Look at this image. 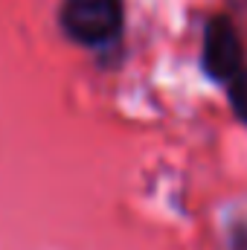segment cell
Masks as SVG:
<instances>
[{
  "label": "cell",
  "mask_w": 247,
  "mask_h": 250,
  "mask_svg": "<svg viewBox=\"0 0 247 250\" xmlns=\"http://www.w3.org/2000/svg\"><path fill=\"white\" fill-rule=\"evenodd\" d=\"M64 32L79 44H105L123 26L120 0H64Z\"/></svg>",
  "instance_id": "1"
},
{
  "label": "cell",
  "mask_w": 247,
  "mask_h": 250,
  "mask_svg": "<svg viewBox=\"0 0 247 250\" xmlns=\"http://www.w3.org/2000/svg\"><path fill=\"white\" fill-rule=\"evenodd\" d=\"M204 67L212 79H233L242 70V41L227 18H212L206 26Z\"/></svg>",
  "instance_id": "2"
},
{
  "label": "cell",
  "mask_w": 247,
  "mask_h": 250,
  "mask_svg": "<svg viewBox=\"0 0 247 250\" xmlns=\"http://www.w3.org/2000/svg\"><path fill=\"white\" fill-rule=\"evenodd\" d=\"M230 99H233V108L236 114L247 120V70H239L233 76V87H230Z\"/></svg>",
  "instance_id": "3"
}]
</instances>
